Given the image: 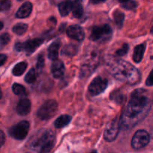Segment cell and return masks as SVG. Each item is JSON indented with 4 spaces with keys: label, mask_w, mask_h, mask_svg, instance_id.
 <instances>
[{
    "label": "cell",
    "mask_w": 153,
    "mask_h": 153,
    "mask_svg": "<svg viewBox=\"0 0 153 153\" xmlns=\"http://www.w3.org/2000/svg\"><path fill=\"white\" fill-rule=\"evenodd\" d=\"M150 108L147 91L143 89L133 91L129 102L120 118L121 129L127 131L135 126L147 116Z\"/></svg>",
    "instance_id": "cell-1"
},
{
    "label": "cell",
    "mask_w": 153,
    "mask_h": 153,
    "mask_svg": "<svg viewBox=\"0 0 153 153\" xmlns=\"http://www.w3.org/2000/svg\"><path fill=\"white\" fill-rule=\"evenodd\" d=\"M55 134L50 130L37 131L27 143L25 153H49L55 145Z\"/></svg>",
    "instance_id": "cell-2"
},
{
    "label": "cell",
    "mask_w": 153,
    "mask_h": 153,
    "mask_svg": "<svg viewBox=\"0 0 153 153\" xmlns=\"http://www.w3.org/2000/svg\"><path fill=\"white\" fill-rule=\"evenodd\" d=\"M111 73L116 79L129 85H134L140 79V73L137 69L123 60L114 61L111 67Z\"/></svg>",
    "instance_id": "cell-3"
},
{
    "label": "cell",
    "mask_w": 153,
    "mask_h": 153,
    "mask_svg": "<svg viewBox=\"0 0 153 153\" xmlns=\"http://www.w3.org/2000/svg\"><path fill=\"white\" fill-rule=\"evenodd\" d=\"M100 54L96 48H88L83 58L81 68V76H87L91 74L97 68L100 62Z\"/></svg>",
    "instance_id": "cell-4"
},
{
    "label": "cell",
    "mask_w": 153,
    "mask_h": 153,
    "mask_svg": "<svg viewBox=\"0 0 153 153\" xmlns=\"http://www.w3.org/2000/svg\"><path fill=\"white\" fill-rule=\"evenodd\" d=\"M58 110V103L55 100H47L37 111V117L42 120H47L52 118Z\"/></svg>",
    "instance_id": "cell-5"
},
{
    "label": "cell",
    "mask_w": 153,
    "mask_h": 153,
    "mask_svg": "<svg viewBox=\"0 0 153 153\" xmlns=\"http://www.w3.org/2000/svg\"><path fill=\"white\" fill-rule=\"evenodd\" d=\"M112 34V29L110 25L104 24L97 25L92 28L90 35V39L94 41H101L108 40Z\"/></svg>",
    "instance_id": "cell-6"
},
{
    "label": "cell",
    "mask_w": 153,
    "mask_h": 153,
    "mask_svg": "<svg viewBox=\"0 0 153 153\" xmlns=\"http://www.w3.org/2000/svg\"><path fill=\"white\" fill-rule=\"evenodd\" d=\"M29 127L30 124L28 121H21L9 129V134L16 140H23L28 134Z\"/></svg>",
    "instance_id": "cell-7"
},
{
    "label": "cell",
    "mask_w": 153,
    "mask_h": 153,
    "mask_svg": "<svg viewBox=\"0 0 153 153\" xmlns=\"http://www.w3.org/2000/svg\"><path fill=\"white\" fill-rule=\"evenodd\" d=\"M43 43V40L41 38L31 39L24 43H16L14 48L15 50L17 52H25L31 54L34 52Z\"/></svg>",
    "instance_id": "cell-8"
},
{
    "label": "cell",
    "mask_w": 153,
    "mask_h": 153,
    "mask_svg": "<svg viewBox=\"0 0 153 153\" xmlns=\"http://www.w3.org/2000/svg\"><path fill=\"white\" fill-rule=\"evenodd\" d=\"M150 140V135L145 130H138L133 136L131 140V146L134 149H143L147 146Z\"/></svg>",
    "instance_id": "cell-9"
},
{
    "label": "cell",
    "mask_w": 153,
    "mask_h": 153,
    "mask_svg": "<svg viewBox=\"0 0 153 153\" xmlns=\"http://www.w3.org/2000/svg\"><path fill=\"white\" fill-rule=\"evenodd\" d=\"M120 129V119H114L108 123L104 132V138L106 141H114L117 138Z\"/></svg>",
    "instance_id": "cell-10"
},
{
    "label": "cell",
    "mask_w": 153,
    "mask_h": 153,
    "mask_svg": "<svg viewBox=\"0 0 153 153\" xmlns=\"http://www.w3.org/2000/svg\"><path fill=\"white\" fill-rule=\"evenodd\" d=\"M108 86V80L105 78L98 76L91 82L88 87V92L91 96H97L102 93Z\"/></svg>",
    "instance_id": "cell-11"
},
{
    "label": "cell",
    "mask_w": 153,
    "mask_h": 153,
    "mask_svg": "<svg viewBox=\"0 0 153 153\" xmlns=\"http://www.w3.org/2000/svg\"><path fill=\"white\" fill-rule=\"evenodd\" d=\"M67 34L69 37L77 41H82L85 38V32L82 27L79 25H72L67 29Z\"/></svg>",
    "instance_id": "cell-12"
},
{
    "label": "cell",
    "mask_w": 153,
    "mask_h": 153,
    "mask_svg": "<svg viewBox=\"0 0 153 153\" xmlns=\"http://www.w3.org/2000/svg\"><path fill=\"white\" fill-rule=\"evenodd\" d=\"M64 64L61 60H55L53 61L52 64V67H51V71H52V74L55 79H59L64 76Z\"/></svg>",
    "instance_id": "cell-13"
},
{
    "label": "cell",
    "mask_w": 153,
    "mask_h": 153,
    "mask_svg": "<svg viewBox=\"0 0 153 153\" xmlns=\"http://www.w3.org/2000/svg\"><path fill=\"white\" fill-rule=\"evenodd\" d=\"M16 112L21 116H25L31 111V102L28 99H22L19 100L16 105Z\"/></svg>",
    "instance_id": "cell-14"
},
{
    "label": "cell",
    "mask_w": 153,
    "mask_h": 153,
    "mask_svg": "<svg viewBox=\"0 0 153 153\" xmlns=\"http://www.w3.org/2000/svg\"><path fill=\"white\" fill-rule=\"evenodd\" d=\"M31 10H32V4L30 1H26L18 9L16 13V17L19 19L28 17L31 14Z\"/></svg>",
    "instance_id": "cell-15"
},
{
    "label": "cell",
    "mask_w": 153,
    "mask_h": 153,
    "mask_svg": "<svg viewBox=\"0 0 153 153\" xmlns=\"http://www.w3.org/2000/svg\"><path fill=\"white\" fill-rule=\"evenodd\" d=\"M61 46V42L59 40L54 42L49 46L48 49V58L52 61L57 60L59 54V48Z\"/></svg>",
    "instance_id": "cell-16"
},
{
    "label": "cell",
    "mask_w": 153,
    "mask_h": 153,
    "mask_svg": "<svg viewBox=\"0 0 153 153\" xmlns=\"http://www.w3.org/2000/svg\"><path fill=\"white\" fill-rule=\"evenodd\" d=\"M72 6H73V1L70 0L62 1L58 4V10L60 14L62 16H67L70 11H72Z\"/></svg>",
    "instance_id": "cell-17"
},
{
    "label": "cell",
    "mask_w": 153,
    "mask_h": 153,
    "mask_svg": "<svg viewBox=\"0 0 153 153\" xmlns=\"http://www.w3.org/2000/svg\"><path fill=\"white\" fill-rule=\"evenodd\" d=\"M82 0H74L72 6V13L76 18H80L83 15V7L82 4Z\"/></svg>",
    "instance_id": "cell-18"
},
{
    "label": "cell",
    "mask_w": 153,
    "mask_h": 153,
    "mask_svg": "<svg viewBox=\"0 0 153 153\" xmlns=\"http://www.w3.org/2000/svg\"><path fill=\"white\" fill-rule=\"evenodd\" d=\"M72 117L69 115L64 114L60 116L59 117L57 118L56 120L54 123V125H55V128H63V127L66 126L67 125H68L69 123L71 121Z\"/></svg>",
    "instance_id": "cell-19"
},
{
    "label": "cell",
    "mask_w": 153,
    "mask_h": 153,
    "mask_svg": "<svg viewBox=\"0 0 153 153\" xmlns=\"http://www.w3.org/2000/svg\"><path fill=\"white\" fill-rule=\"evenodd\" d=\"M145 44H140L134 48L133 54V60L135 63H140L143 58V53L145 51Z\"/></svg>",
    "instance_id": "cell-20"
},
{
    "label": "cell",
    "mask_w": 153,
    "mask_h": 153,
    "mask_svg": "<svg viewBox=\"0 0 153 153\" xmlns=\"http://www.w3.org/2000/svg\"><path fill=\"white\" fill-rule=\"evenodd\" d=\"M78 50H79V48H78L77 46L74 44H68L63 48L61 53H62V55H66V56L72 57L74 56L77 53Z\"/></svg>",
    "instance_id": "cell-21"
},
{
    "label": "cell",
    "mask_w": 153,
    "mask_h": 153,
    "mask_svg": "<svg viewBox=\"0 0 153 153\" xmlns=\"http://www.w3.org/2000/svg\"><path fill=\"white\" fill-rule=\"evenodd\" d=\"M110 98L112 101L115 102L118 105L123 104L125 102L126 100V97L124 95V94H123L122 91H120V90H117V91H114V92H112L111 94Z\"/></svg>",
    "instance_id": "cell-22"
},
{
    "label": "cell",
    "mask_w": 153,
    "mask_h": 153,
    "mask_svg": "<svg viewBox=\"0 0 153 153\" xmlns=\"http://www.w3.org/2000/svg\"><path fill=\"white\" fill-rule=\"evenodd\" d=\"M27 68V63L25 62H20L16 64L14 66V67L12 70V73H13V76H22L25 71Z\"/></svg>",
    "instance_id": "cell-23"
},
{
    "label": "cell",
    "mask_w": 153,
    "mask_h": 153,
    "mask_svg": "<svg viewBox=\"0 0 153 153\" xmlns=\"http://www.w3.org/2000/svg\"><path fill=\"white\" fill-rule=\"evenodd\" d=\"M27 29H28V25L20 22V23L16 24L12 28V31L17 35H22L24 33L26 32Z\"/></svg>",
    "instance_id": "cell-24"
},
{
    "label": "cell",
    "mask_w": 153,
    "mask_h": 153,
    "mask_svg": "<svg viewBox=\"0 0 153 153\" xmlns=\"http://www.w3.org/2000/svg\"><path fill=\"white\" fill-rule=\"evenodd\" d=\"M12 90H13V92L17 96H21V97L27 96L26 90H25V88L22 85L14 83L13 85V86H12Z\"/></svg>",
    "instance_id": "cell-25"
},
{
    "label": "cell",
    "mask_w": 153,
    "mask_h": 153,
    "mask_svg": "<svg viewBox=\"0 0 153 153\" xmlns=\"http://www.w3.org/2000/svg\"><path fill=\"white\" fill-rule=\"evenodd\" d=\"M37 80V71L35 69L31 68L25 77V82L28 84H33Z\"/></svg>",
    "instance_id": "cell-26"
},
{
    "label": "cell",
    "mask_w": 153,
    "mask_h": 153,
    "mask_svg": "<svg viewBox=\"0 0 153 153\" xmlns=\"http://www.w3.org/2000/svg\"><path fill=\"white\" fill-rule=\"evenodd\" d=\"M124 18H125V15L123 13L119 11V10H116V11L114 13V19L115 23L117 24L119 28H121L123 23Z\"/></svg>",
    "instance_id": "cell-27"
},
{
    "label": "cell",
    "mask_w": 153,
    "mask_h": 153,
    "mask_svg": "<svg viewBox=\"0 0 153 153\" xmlns=\"http://www.w3.org/2000/svg\"><path fill=\"white\" fill-rule=\"evenodd\" d=\"M137 3L132 0H126V1L121 2V6L126 10H132L137 7Z\"/></svg>",
    "instance_id": "cell-28"
},
{
    "label": "cell",
    "mask_w": 153,
    "mask_h": 153,
    "mask_svg": "<svg viewBox=\"0 0 153 153\" xmlns=\"http://www.w3.org/2000/svg\"><path fill=\"white\" fill-rule=\"evenodd\" d=\"M43 67H44V58H43V55H39L37 57V61L36 63V71L37 73H40L42 70H43Z\"/></svg>",
    "instance_id": "cell-29"
},
{
    "label": "cell",
    "mask_w": 153,
    "mask_h": 153,
    "mask_svg": "<svg viewBox=\"0 0 153 153\" xmlns=\"http://www.w3.org/2000/svg\"><path fill=\"white\" fill-rule=\"evenodd\" d=\"M128 51V45L127 43H125L123 44V46L120 48V49H118L116 52V55L117 56H123V55H126V53Z\"/></svg>",
    "instance_id": "cell-30"
},
{
    "label": "cell",
    "mask_w": 153,
    "mask_h": 153,
    "mask_svg": "<svg viewBox=\"0 0 153 153\" xmlns=\"http://www.w3.org/2000/svg\"><path fill=\"white\" fill-rule=\"evenodd\" d=\"M10 40V37L9 35V34L7 33H4V34H1V47H3L4 46L7 45L9 43Z\"/></svg>",
    "instance_id": "cell-31"
},
{
    "label": "cell",
    "mask_w": 153,
    "mask_h": 153,
    "mask_svg": "<svg viewBox=\"0 0 153 153\" xmlns=\"http://www.w3.org/2000/svg\"><path fill=\"white\" fill-rule=\"evenodd\" d=\"M1 11H4V10H7L10 8L11 7V1L10 0H1Z\"/></svg>",
    "instance_id": "cell-32"
},
{
    "label": "cell",
    "mask_w": 153,
    "mask_h": 153,
    "mask_svg": "<svg viewBox=\"0 0 153 153\" xmlns=\"http://www.w3.org/2000/svg\"><path fill=\"white\" fill-rule=\"evenodd\" d=\"M146 85L147 86H153V70L149 73L147 79L146 81Z\"/></svg>",
    "instance_id": "cell-33"
},
{
    "label": "cell",
    "mask_w": 153,
    "mask_h": 153,
    "mask_svg": "<svg viewBox=\"0 0 153 153\" xmlns=\"http://www.w3.org/2000/svg\"><path fill=\"white\" fill-rule=\"evenodd\" d=\"M6 58H7V57H6V55H4V54H1V55H0V65L2 66L3 64H4V61H6Z\"/></svg>",
    "instance_id": "cell-34"
},
{
    "label": "cell",
    "mask_w": 153,
    "mask_h": 153,
    "mask_svg": "<svg viewBox=\"0 0 153 153\" xmlns=\"http://www.w3.org/2000/svg\"><path fill=\"white\" fill-rule=\"evenodd\" d=\"M90 1H91V2L92 4H99V3L104 2L106 0H90Z\"/></svg>",
    "instance_id": "cell-35"
},
{
    "label": "cell",
    "mask_w": 153,
    "mask_h": 153,
    "mask_svg": "<svg viewBox=\"0 0 153 153\" xmlns=\"http://www.w3.org/2000/svg\"><path fill=\"white\" fill-rule=\"evenodd\" d=\"M4 132H3L2 131H1V146H3L4 145Z\"/></svg>",
    "instance_id": "cell-36"
},
{
    "label": "cell",
    "mask_w": 153,
    "mask_h": 153,
    "mask_svg": "<svg viewBox=\"0 0 153 153\" xmlns=\"http://www.w3.org/2000/svg\"><path fill=\"white\" fill-rule=\"evenodd\" d=\"M151 136L153 137V128L152 129V131H151Z\"/></svg>",
    "instance_id": "cell-37"
},
{
    "label": "cell",
    "mask_w": 153,
    "mask_h": 153,
    "mask_svg": "<svg viewBox=\"0 0 153 153\" xmlns=\"http://www.w3.org/2000/svg\"><path fill=\"white\" fill-rule=\"evenodd\" d=\"M151 33H152V34H153V25H152V28H151Z\"/></svg>",
    "instance_id": "cell-38"
},
{
    "label": "cell",
    "mask_w": 153,
    "mask_h": 153,
    "mask_svg": "<svg viewBox=\"0 0 153 153\" xmlns=\"http://www.w3.org/2000/svg\"><path fill=\"white\" fill-rule=\"evenodd\" d=\"M3 28V22H1V28Z\"/></svg>",
    "instance_id": "cell-39"
},
{
    "label": "cell",
    "mask_w": 153,
    "mask_h": 153,
    "mask_svg": "<svg viewBox=\"0 0 153 153\" xmlns=\"http://www.w3.org/2000/svg\"><path fill=\"white\" fill-rule=\"evenodd\" d=\"M118 1H120V2H123V1H126V0H118Z\"/></svg>",
    "instance_id": "cell-40"
},
{
    "label": "cell",
    "mask_w": 153,
    "mask_h": 153,
    "mask_svg": "<svg viewBox=\"0 0 153 153\" xmlns=\"http://www.w3.org/2000/svg\"><path fill=\"white\" fill-rule=\"evenodd\" d=\"M91 153H97V151H93V152H91Z\"/></svg>",
    "instance_id": "cell-41"
},
{
    "label": "cell",
    "mask_w": 153,
    "mask_h": 153,
    "mask_svg": "<svg viewBox=\"0 0 153 153\" xmlns=\"http://www.w3.org/2000/svg\"><path fill=\"white\" fill-rule=\"evenodd\" d=\"M18 1H22V0H18Z\"/></svg>",
    "instance_id": "cell-42"
},
{
    "label": "cell",
    "mask_w": 153,
    "mask_h": 153,
    "mask_svg": "<svg viewBox=\"0 0 153 153\" xmlns=\"http://www.w3.org/2000/svg\"><path fill=\"white\" fill-rule=\"evenodd\" d=\"M152 103H153V100H152Z\"/></svg>",
    "instance_id": "cell-43"
}]
</instances>
